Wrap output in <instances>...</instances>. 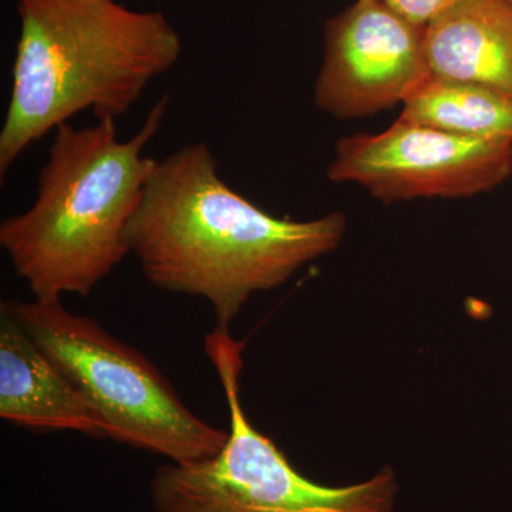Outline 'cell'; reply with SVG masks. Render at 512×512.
Here are the masks:
<instances>
[{
	"label": "cell",
	"instance_id": "obj_5",
	"mask_svg": "<svg viewBox=\"0 0 512 512\" xmlns=\"http://www.w3.org/2000/svg\"><path fill=\"white\" fill-rule=\"evenodd\" d=\"M244 343L229 329L205 336L229 414L228 440L217 457L194 466L168 463L151 480L156 512H393L396 478L384 468L348 487L302 476L278 446L252 426L239 392Z\"/></svg>",
	"mask_w": 512,
	"mask_h": 512
},
{
	"label": "cell",
	"instance_id": "obj_10",
	"mask_svg": "<svg viewBox=\"0 0 512 512\" xmlns=\"http://www.w3.org/2000/svg\"><path fill=\"white\" fill-rule=\"evenodd\" d=\"M399 120L512 143V97L480 84L429 76L404 100Z\"/></svg>",
	"mask_w": 512,
	"mask_h": 512
},
{
	"label": "cell",
	"instance_id": "obj_4",
	"mask_svg": "<svg viewBox=\"0 0 512 512\" xmlns=\"http://www.w3.org/2000/svg\"><path fill=\"white\" fill-rule=\"evenodd\" d=\"M2 303L97 410L109 439L180 466L211 460L227 444L228 430L192 413L154 363L96 320L67 311L62 299Z\"/></svg>",
	"mask_w": 512,
	"mask_h": 512
},
{
	"label": "cell",
	"instance_id": "obj_3",
	"mask_svg": "<svg viewBox=\"0 0 512 512\" xmlns=\"http://www.w3.org/2000/svg\"><path fill=\"white\" fill-rule=\"evenodd\" d=\"M168 104L161 97L126 141L113 119L56 128L32 207L0 224V247L33 299L89 296L130 254L127 227L156 164L144 148Z\"/></svg>",
	"mask_w": 512,
	"mask_h": 512
},
{
	"label": "cell",
	"instance_id": "obj_1",
	"mask_svg": "<svg viewBox=\"0 0 512 512\" xmlns=\"http://www.w3.org/2000/svg\"><path fill=\"white\" fill-rule=\"evenodd\" d=\"M346 218H279L242 197L218 174L205 143L156 160L127 227V244L148 282L205 299L229 329L252 295L284 285L339 247Z\"/></svg>",
	"mask_w": 512,
	"mask_h": 512
},
{
	"label": "cell",
	"instance_id": "obj_7",
	"mask_svg": "<svg viewBox=\"0 0 512 512\" xmlns=\"http://www.w3.org/2000/svg\"><path fill=\"white\" fill-rule=\"evenodd\" d=\"M429 76L426 26L386 0H356L326 22L313 99L335 119H359L403 104Z\"/></svg>",
	"mask_w": 512,
	"mask_h": 512
},
{
	"label": "cell",
	"instance_id": "obj_2",
	"mask_svg": "<svg viewBox=\"0 0 512 512\" xmlns=\"http://www.w3.org/2000/svg\"><path fill=\"white\" fill-rule=\"evenodd\" d=\"M12 89L0 131V178L36 141L84 110L124 116L180 60L164 13L116 0H18Z\"/></svg>",
	"mask_w": 512,
	"mask_h": 512
},
{
	"label": "cell",
	"instance_id": "obj_9",
	"mask_svg": "<svg viewBox=\"0 0 512 512\" xmlns=\"http://www.w3.org/2000/svg\"><path fill=\"white\" fill-rule=\"evenodd\" d=\"M430 76L480 84L512 97V6L456 0L426 25Z\"/></svg>",
	"mask_w": 512,
	"mask_h": 512
},
{
	"label": "cell",
	"instance_id": "obj_6",
	"mask_svg": "<svg viewBox=\"0 0 512 512\" xmlns=\"http://www.w3.org/2000/svg\"><path fill=\"white\" fill-rule=\"evenodd\" d=\"M512 174V143L458 136L397 119L382 133L340 138L326 175L357 184L377 200L467 198Z\"/></svg>",
	"mask_w": 512,
	"mask_h": 512
},
{
	"label": "cell",
	"instance_id": "obj_11",
	"mask_svg": "<svg viewBox=\"0 0 512 512\" xmlns=\"http://www.w3.org/2000/svg\"><path fill=\"white\" fill-rule=\"evenodd\" d=\"M386 2L407 19L417 25L426 26L430 20L440 15L456 0H386Z\"/></svg>",
	"mask_w": 512,
	"mask_h": 512
},
{
	"label": "cell",
	"instance_id": "obj_12",
	"mask_svg": "<svg viewBox=\"0 0 512 512\" xmlns=\"http://www.w3.org/2000/svg\"><path fill=\"white\" fill-rule=\"evenodd\" d=\"M508 2H510V3H511V6H512V0H508Z\"/></svg>",
	"mask_w": 512,
	"mask_h": 512
},
{
	"label": "cell",
	"instance_id": "obj_8",
	"mask_svg": "<svg viewBox=\"0 0 512 512\" xmlns=\"http://www.w3.org/2000/svg\"><path fill=\"white\" fill-rule=\"evenodd\" d=\"M0 417L32 430H69L109 439L89 400L0 303Z\"/></svg>",
	"mask_w": 512,
	"mask_h": 512
}]
</instances>
